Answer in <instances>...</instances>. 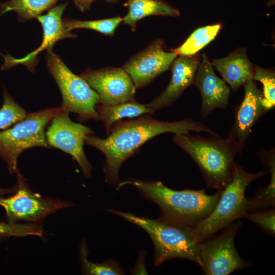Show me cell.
<instances>
[{
	"label": "cell",
	"instance_id": "6da1fadb",
	"mask_svg": "<svg viewBox=\"0 0 275 275\" xmlns=\"http://www.w3.org/2000/svg\"><path fill=\"white\" fill-rule=\"evenodd\" d=\"M191 131L206 132L213 136H219L206 124L191 118L164 122L144 115L134 120L118 121L111 127L107 137L89 135L84 144L95 147L104 154L105 181L117 186L121 182L119 171L121 164L149 140L166 133L187 134Z\"/></svg>",
	"mask_w": 275,
	"mask_h": 275
},
{
	"label": "cell",
	"instance_id": "7a4b0ae2",
	"mask_svg": "<svg viewBox=\"0 0 275 275\" xmlns=\"http://www.w3.org/2000/svg\"><path fill=\"white\" fill-rule=\"evenodd\" d=\"M129 184L160 208L159 218L175 224L193 227L207 217L213 210L221 191L209 195L206 188L176 190L160 181L141 180L129 178L117 186L118 189Z\"/></svg>",
	"mask_w": 275,
	"mask_h": 275
},
{
	"label": "cell",
	"instance_id": "3957f363",
	"mask_svg": "<svg viewBox=\"0 0 275 275\" xmlns=\"http://www.w3.org/2000/svg\"><path fill=\"white\" fill-rule=\"evenodd\" d=\"M173 141L197 164L207 188L221 191L231 181L238 153L233 139L228 136L205 138L187 133L175 134Z\"/></svg>",
	"mask_w": 275,
	"mask_h": 275
},
{
	"label": "cell",
	"instance_id": "277c9868",
	"mask_svg": "<svg viewBox=\"0 0 275 275\" xmlns=\"http://www.w3.org/2000/svg\"><path fill=\"white\" fill-rule=\"evenodd\" d=\"M107 211L141 227L149 234L154 247L155 266L174 258L188 259L200 267L202 266L200 256L201 242L197 238L193 227L175 224L160 218L152 219L113 209Z\"/></svg>",
	"mask_w": 275,
	"mask_h": 275
},
{
	"label": "cell",
	"instance_id": "5b68a950",
	"mask_svg": "<svg viewBox=\"0 0 275 275\" xmlns=\"http://www.w3.org/2000/svg\"><path fill=\"white\" fill-rule=\"evenodd\" d=\"M265 172L260 171L249 173L236 163L231 181L221 191L219 200L212 212L204 219L193 227L201 242L214 235L236 220L244 217L247 212L245 193L253 181L261 178Z\"/></svg>",
	"mask_w": 275,
	"mask_h": 275
},
{
	"label": "cell",
	"instance_id": "8992f818",
	"mask_svg": "<svg viewBox=\"0 0 275 275\" xmlns=\"http://www.w3.org/2000/svg\"><path fill=\"white\" fill-rule=\"evenodd\" d=\"M61 109V106L28 113L12 127L0 131V157L6 163L10 174L19 172L17 159L25 150L35 147H50L45 129Z\"/></svg>",
	"mask_w": 275,
	"mask_h": 275
},
{
	"label": "cell",
	"instance_id": "52a82bcc",
	"mask_svg": "<svg viewBox=\"0 0 275 275\" xmlns=\"http://www.w3.org/2000/svg\"><path fill=\"white\" fill-rule=\"evenodd\" d=\"M45 58L47 69L62 94V109L77 114L80 122L99 120L95 108L100 103L97 93L81 76L73 73L52 50L47 52Z\"/></svg>",
	"mask_w": 275,
	"mask_h": 275
},
{
	"label": "cell",
	"instance_id": "ba28073f",
	"mask_svg": "<svg viewBox=\"0 0 275 275\" xmlns=\"http://www.w3.org/2000/svg\"><path fill=\"white\" fill-rule=\"evenodd\" d=\"M242 225L241 221H234L217 235L201 242V267L204 274L228 275L249 266L239 255L234 245L236 234Z\"/></svg>",
	"mask_w": 275,
	"mask_h": 275
},
{
	"label": "cell",
	"instance_id": "9c48e42d",
	"mask_svg": "<svg viewBox=\"0 0 275 275\" xmlns=\"http://www.w3.org/2000/svg\"><path fill=\"white\" fill-rule=\"evenodd\" d=\"M16 175L17 188L14 194L7 198L0 197V206L5 210L8 223L39 222L59 210L72 206L69 201L44 198L34 193L20 172Z\"/></svg>",
	"mask_w": 275,
	"mask_h": 275
},
{
	"label": "cell",
	"instance_id": "30bf717a",
	"mask_svg": "<svg viewBox=\"0 0 275 275\" xmlns=\"http://www.w3.org/2000/svg\"><path fill=\"white\" fill-rule=\"evenodd\" d=\"M69 113L59 111L53 118L45 133L49 147L58 148L70 155L78 163L84 175H91L92 167L87 159L83 146L85 139L94 134L88 126L73 122Z\"/></svg>",
	"mask_w": 275,
	"mask_h": 275
},
{
	"label": "cell",
	"instance_id": "8fae6325",
	"mask_svg": "<svg viewBox=\"0 0 275 275\" xmlns=\"http://www.w3.org/2000/svg\"><path fill=\"white\" fill-rule=\"evenodd\" d=\"M80 76L97 93L101 104L111 105L135 100L136 88L122 67L88 68Z\"/></svg>",
	"mask_w": 275,
	"mask_h": 275
},
{
	"label": "cell",
	"instance_id": "7c38bea8",
	"mask_svg": "<svg viewBox=\"0 0 275 275\" xmlns=\"http://www.w3.org/2000/svg\"><path fill=\"white\" fill-rule=\"evenodd\" d=\"M177 57L175 52L166 51L163 40L158 38L131 57L122 68L129 75L136 88H142L168 70Z\"/></svg>",
	"mask_w": 275,
	"mask_h": 275
},
{
	"label": "cell",
	"instance_id": "4fadbf2b",
	"mask_svg": "<svg viewBox=\"0 0 275 275\" xmlns=\"http://www.w3.org/2000/svg\"><path fill=\"white\" fill-rule=\"evenodd\" d=\"M67 3L61 4L50 9L45 15H40L36 18L43 29V40L40 45L35 50L22 58L16 59L9 55L4 56L5 62L2 70L9 69L17 65H25L33 72L38 60L39 53L44 50H52L54 45L59 41L66 38H73L76 35L72 33L64 25L62 18Z\"/></svg>",
	"mask_w": 275,
	"mask_h": 275
},
{
	"label": "cell",
	"instance_id": "5bb4252c",
	"mask_svg": "<svg viewBox=\"0 0 275 275\" xmlns=\"http://www.w3.org/2000/svg\"><path fill=\"white\" fill-rule=\"evenodd\" d=\"M244 95L235 108L234 121L228 136L236 142L240 155L256 121L266 112L262 103V94L253 79L244 85Z\"/></svg>",
	"mask_w": 275,
	"mask_h": 275
},
{
	"label": "cell",
	"instance_id": "9a60e30c",
	"mask_svg": "<svg viewBox=\"0 0 275 275\" xmlns=\"http://www.w3.org/2000/svg\"><path fill=\"white\" fill-rule=\"evenodd\" d=\"M194 84L202 97L200 114L205 118L216 108L226 109L229 105L230 89L227 83L215 73L208 55H201Z\"/></svg>",
	"mask_w": 275,
	"mask_h": 275
},
{
	"label": "cell",
	"instance_id": "2e32d148",
	"mask_svg": "<svg viewBox=\"0 0 275 275\" xmlns=\"http://www.w3.org/2000/svg\"><path fill=\"white\" fill-rule=\"evenodd\" d=\"M201 55L179 56L171 67L172 76L166 89L146 106L155 113L157 110L172 105L184 91L194 83L196 73Z\"/></svg>",
	"mask_w": 275,
	"mask_h": 275
},
{
	"label": "cell",
	"instance_id": "e0dca14e",
	"mask_svg": "<svg viewBox=\"0 0 275 275\" xmlns=\"http://www.w3.org/2000/svg\"><path fill=\"white\" fill-rule=\"evenodd\" d=\"M211 63L234 92L253 78L254 66L249 59L245 48L239 47L226 57L213 59Z\"/></svg>",
	"mask_w": 275,
	"mask_h": 275
},
{
	"label": "cell",
	"instance_id": "ac0fdd59",
	"mask_svg": "<svg viewBox=\"0 0 275 275\" xmlns=\"http://www.w3.org/2000/svg\"><path fill=\"white\" fill-rule=\"evenodd\" d=\"M125 5L128 7L127 14L123 22L134 31L137 22L141 19L152 15L177 17L179 11L162 0H127Z\"/></svg>",
	"mask_w": 275,
	"mask_h": 275
},
{
	"label": "cell",
	"instance_id": "d6986e66",
	"mask_svg": "<svg viewBox=\"0 0 275 275\" xmlns=\"http://www.w3.org/2000/svg\"><path fill=\"white\" fill-rule=\"evenodd\" d=\"M95 108L99 119L103 122L107 135L109 133L113 124L122 118H134L146 114L154 113L146 104H141L135 100L111 105L99 103L96 105Z\"/></svg>",
	"mask_w": 275,
	"mask_h": 275
},
{
	"label": "cell",
	"instance_id": "ffe728a7",
	"mask_svg": "<svg viewBox=\"0 0 275 275\" xmlns=\"http://www.w3.org/2000/svg\"><path fill=\"white\" fill-rule=\"evenodd\" d=\"M222 28L221 23L199 28L178 47L170 50L177 56H193L209 44L217 36Z\"/></svg>",
	"mask_w": 275,
	"mask_h": 275
},
{
	"label": "cell",
	"instance_id": "44dd1931",
	"mask_svg": "<svg viewBox=\"0 0 275 275\" xmlns=\"http://www.w3.org/2000/svg\"><path fill=\"white\" fill-rule=\"evenodd\" d=\"M59 0H9L0 3V14L15 12L20 21L37 18L43 12L49 10Z\"/></svg>",
	"mask_w": 275,
	"mask_h": 275
},
{
	"label": "cell",
	"instance_id": "7402d4cb",
	"mask_svg": "<svg viewBox=\"0 0 275 275\" xmlns=\"http://www.w3.org/2000/svg\"><path fill=\"white\" fill-rule=\"evenodd\" d=\"M63 21L65 26L70 31L76 29H87L106 36H113L117 28L123 21V18L116 16L92 20H81L66 18L63 19Z\"/></svg>",
	"mask_w": 275,
	"mask_h": 275
},
{
	"label": "cell",
	"instance_id": "603a6c76",
	"mask_svg": "<svg viewBox=\"0 0 275 275\" xmlns=\"http://www.w3.org/2000/svg\"><path fill=\"white\" fill-rule=\"evenodd\" d=\"M88 249L85 242L81 245L80 259L82 272L86 274L93 275H120L124 274L123 268L114 260L94 263L87 259Z\"/></svg>",
	"mask_w": 275,
	"mask_h": 275
},
{
	"label": "cell",
	"instance_id": "cb8c5ba5",
	"mask_svg": "<svg viewBox=\"0 0 275 275\" xmlns=\"http://www.w3.org/2000/svg\"><path fill=\"white\" fill-rule=\"evenodd\" d=\"M254 66L255 72L253 79L262 84V103L267 112L275 105V72L258 65Z\"/></svg>",
	"mask_w": 275,
	"mask_h": 275
},
{
	"label": "cell",
	"instance_id": "d4e9b609",
	"mask_svg": "<svg viewBox=\"0 0 275 275\" xmlns=\"http://www.w3.org/2000/svg\"><path fill=\"white\" fill-rule=\"evenodd\" d=\"M3 103L0 108V130L6 129L22 120L28 114L6 89L3 90Z\"/></svg>",
	"mask_w": 275,
	"mask_h": 275
},
{
	"label": "cell",
	"instance_id": "484cf974",
	"mask_svg": "<svg viewBox=\"0 0 275 275\" xmlns=\"http://www.w3.org/2000/svg\"><path fill=\"white\" fill-rule=\"evenodd\" d=\"M244 217L257 224L271 236H274V208L248 212Z\"/></svg>",
	"mask_w": 275,
	"mask_h": 275
},
{
	"label": "cell",
	"instance_id": "4316f807",
	"mask_svg": "<svg viewBox=\"0 0 275 275\" xmlns=\"http://www.w3.org/2000/svg\"><path fill=\"white\" fill-rule=\"evenodd\" d=\"M41 232L34 227L22 226L15 224L0 222V235L22 236L28 234L40 235Z\"/></svg>",
	"mask_w": 275,
	"mask_h": 275
},
{
	"label": "cell",
	"instance_id": "83f0119b",
	"mask_svg": "<svg viewBox=\"0 0 275 275\" xmlns=\"http://www.w3.org/2000/svg\"><path fill=\"white\" fill-rule=\"evenodd\" d=\"M95 0H73L75 6L81 12L88 10L92 3Z\"/></svg>",
	"mask_w": 275,
	"mask_h": 275
},
{
	"label": "cell",
	"instance_id": "f1b7e54d",
	"mask_svg": "<svg viewBox=\"0 0 275 275\" xmlns=\"http://www.w3.org/2000/svg\"><path fill=\"white\" fill-rule=\"evenodd\" d=\"M17 188V184L11 188H0V197H2L5 195H8V194H14Z\"/></svg>",
	"mask_w": 275,
	"mask_h": 275
},
{
	"label": "cell",
	"instance_id": "f546056e",
	"mask_svg": "<svg viewBox=\"0 0 275 275\" xmlns=\"http://www.w3.org/2000/svg\"><path fill=\"white\" fill-rule=\"evenodd\" d=\"M105 1L109 3H114V2H118L120 0H105Z\"/></svg>",
	"mask_w": 275,
	"mask_h": 275
}]
</instances>
